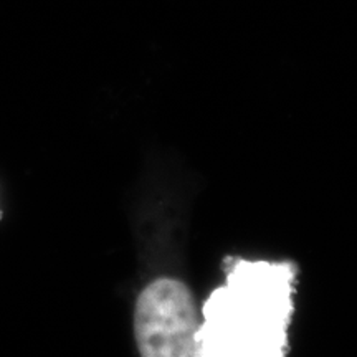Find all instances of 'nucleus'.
Segmentation results:
<instances>
[{
    "label": "nucleus",
    "mask_w": 357,
    "mask_h": 357,
    "mask_svg": "<svg viewBox=\"0 0 357 357\" xmlns=\"http://www.w3.org/2000/svg\"><path fill=\"white\" fill-rule=\"evenodd\" d=\"M0 217H2V215H0Z\"/></svg>",
    "instance_id": "nucleus-3"
},
{
    "label": "nucleus",
    "mask_w": 357,
    "mask_h": 357,
    "mask_svg": "<svg viewBox=\"0 0 357 357\" xmlns=\"http://www.w3.org/2000/svg\"><path fill=\"white\" fill-rule=\"evenodd\" d=\"M296 268L289 261L227 260L225 284L207 298L199 357H281L288 351Z\"/></svg>",
    "instance_id": "nucleus-1"
},
{
    "label": "nucleus",
    "mask_w": 357,
    "mask_h": 357,
    "mask_svg": "<svg viewBox=\"0 0 357 357\" xmlns=\"http://www.w3.org/2000/svg\"><path fill=\"white\" fill-rule=\"evenodd\" d=\"M199 324L194 298L181 281L155 280L137 298L134 329L142 356H195Z\"/></svg>",
    "instance_id": "nucleus-2"
}]
</instances>
